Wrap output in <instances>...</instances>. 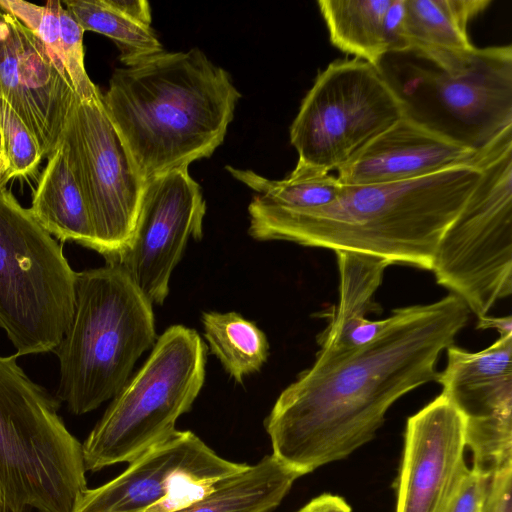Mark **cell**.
<instances>
[{
	"label": "cell",
	"instance_id": "6da1fadb",
	"mask_svg": "<svg viewBox=\"0 0 512 512\" xmlns=\"http://www.w3.org/2000/svg\"><path fill=\"white\" fill-rule=\"evenodd\" d=\"M469 309L450 293L397 308L370 342L322 357L277 398L265 420L272 455L302 476L369 442L403 395L436 380Z\"/></svg>",
	"mask_w": 512,
	"mask_h": 512
},
{
	"label": "cell",
	"instance_id": "7a4b0ae2",
	"mask_svg": "<svg viewBox=\"0 0 512 512\" xmlns=\"http://www.w3.org/2000/svg\"><path fill=\"white\" fill-rule=\"evenodd\" d=\"M475 158L411 180L343 184L330 204L287 210L248 205L249 235L336 251L365 253L390 264L431 270L437 245L475 188Z\"/></svg>",
	"mask_w": 512,
	"mask_h": 512
},
{
	"label": "cell",
	"instance_id": "3957f363",
	"mask_svg": "<svg viewBox=\"0 0 512 512\" xmlns=\"http://www.w3.org/2000/svg\"><path fill=\"white\" fill-rule=\"evenodd\" d=\"M241 93L199 48L114 70L102 103L143 180L209 158Z\"/></svg>",
	"mask_w": 512,
	"mask_h": 512
},
{
	"label": "cell",
	"instance_id": "277c9868",
	"mask_svg": "<svg viewBox=\"0 0 512 512\" xmlns=\"http://www.w3.org/2000/svg\"><path fill=\"white\" fill-rule=\"evenodd\" d=\"M152 303L117 264L76 272L71 324L53 352L57 397L82 415L113 399L156 341Z\"/></svg>",
	"mask_w": 512,
	"mask_h": 512
},
{
	"label": "cell",
	"instance_id": "5b68a950",
	"mask_svg": "<svg viewBox=\"0 0 512 512\" xmlns=\"http://www.w3.org/2000/svg\"><path fill=\"white\" fill-rule=\"evenodd\" d=\"M16 358L0 356V512H75L88 489L82 444Z\"/></svg>",
	"mask_w": 512,
	"mask_h": 512
},
{
	"label": "cell",
	"instance_id": "8992f818",
	"mask_svg": "<svg viewBox=\"0 0 512 512\" xmlns=\"http://www.w3.org/2000/svg\"><path fill=\"white\" fill-rule=\"evenodd\" d=\"M206 360L207 347L191 328L173 325L157 337L82 443L86 471L131 463L172 435L203 387Z\"/></svg>",
	"mask_w": 512,
	"mask_h": 512
},
{
	"label": "cell",
	"instance_id": "52a82bcc",
	"mask_svg": "<svg viewBox=\"0 0 512 512\" xmlns=\"http://www.w3.org/2000/svg\"><path fill=\"white\" fill-rule=\"evenodd\" d=\"M476 158L480 178L442 235L431 271L479 318L512 293V125Z\"/></svg>",
	"mask_w": 512,
	"mask_h": 512
},
{
	"label": "cell",
	"instance_id": "ba28073f",
	"mask_svg": "<svg viewBox=\"0 0 512 512\" xmlns=\"http://www.w3.org/2000/svg\"><path fill=\"white\" fill-rule=\"evenodd\" d=\"M75 279L62 247L0 188V327L16 357L60 343L73 318Z\"/></svg>",
	"mask_w": 512,
	"mask_h": 512
},
{
	"label": "cell",
	"instance_id": "9c48e42d",
	"mask_svg": "<svg viewBox=\"0 0 512 512\" xmlns=\"http://www.w3.org/2000/svg\"><path fill=\"white\" fill-rule=\"evenodd\" d=\"M405 114L379 67L355 57L335 60L318 73L290 126L295 167L338 170Z\"/></svg>",
	"mask_w": 512,
	"mask_h": 512
},
{
	"label": "cell",
	"instance_id": "30bf717a",
	"mask_svg": "<svg viewBox=\"0 0 512 512\" xmlns=\"http://www.w3.org/2000/svg\"><path fill=\"white\" fill-rule=\"evenodd\" d=\"M59 146L81 191L95 251L115 262L130 240L145 185L102 103L76 97Z\"/></svg>",
	"mask_w": 512,
	"mask_h": 512
},
{
	"label": "cell",
	"instance_id": "8fae6325",
	"mask_svg": "<svg viewBox=\"0 0 512 512\" xmlns=\"http://www.w3.org/2000/svg\"><path fill=\"white\" fill-rule=\"evenodd\" d=\"M425 61L429 66L414 68L408 88L396 91L401 100L431 103L421 124L474 150L512 125L511 45L476 47L466 65L452 72Z\"/></svg>",
	"mask_w": 512,
	"mask_h": 512
},
{
	"label": "cell",
	"instance_id": "7c38bea8",
	"mask_svg": "<svg viewBox=\"0 0 512 512\" xmlns=\"http://www.w3.org/2000/svg\"><path fill=\"white\" fill-rule=\"evenodd\" d=\"M247 466L222 458L193 432L176 430L116 478L88 488L75 512H174Z\"/></svg>",
	"mask_w": 512,
	"mask_h": 512
},
{
	"label": "cell",
	"instance_id": "4fadbf2b",
	"mask_svg": "<svg viewBox=\"0 0 512 512\" xmlns=\"http://www.w3.org/2000/svg\"><path fill=\"white\" fill-rule=\"evenodd\" d=\"M446 350L436 380L463 418L472 468L491 477L512 467V334L479 352Z\"/></svg>",
	"mask_w": 512,
	"mask_h": 512
},
{
	"label": "cell",
	"instance_id": "5bb4252c",
	"mask_svg": "<svg viewBox=\"0 0 512 512\" xmlns=\"http://www.w3.org/2000/svg\"><path fill=\"white\" fill-rule=\"evenodd\" d=\"M206 201L188 167L145 182L135 225L119 265L153 304L162 305L190 238L201 239Z\"/></svg>",
	"mask_w": 512,
	"mask_h": 512
},
{
	"label": "cell",
	"instance_id": "9a60e30c",
	"mask_svg": "<svg viewBox=\"0 0 512 512\" xmlns=\"http://www.w3.org/2000/svg\"><path fill=\"white\" fill-rule=\"evenodd\" d=\"M0 97L28 127L43 157L50 158L77 94L44 43L1 5Z\"/></svg>",
	"mask_w": 512,
	"mask_h": 512
},
{
	"label": "cell",
	"instance_id": "2e32d148",
	"mask_svg": "<svg viewBox=\"0 0 512 512\" xmlns=\"http://www.w3.org/2000/svg\"><path fill=\"white\" fill-rule=\"evenodd\" d=\"M464 421L441 393L408 418L396 512H444L468 468Z\"/></svg>",
	"mask_w": 512,
	"mask_h": 512
},
{
	"label": "cell",
	"instance_id": "e0dca14e",
	"mask_svg": "<svg viewBox=\"0 0 512 512\" xmlns=\"http://www.w3.org/2000/svg\"><path fill=\"white\" fill-rule=\"evenodd\" d=\"M476 153L405 114L341 166L337 178L347 185L401 182L470 162Z\"/></svg>",
	"mask_w": 512,
	"mask_h": 512
},
{
	"label": "cell",
	"instance_id": "ac0fdd59",
	"mask_svg": "<svg viewBox=\"0 0 512 512\" xmlns=\"http://www.w3.org/2000/svg\"><path fill=\"white\" fill-rule=\"evenodd\" d=\"M339 270V301L326 315L327 326L318 337V356H334L374 339L387 318L370 320L366 316L380 312L374 301L386 268L391 265L377 256L336 251Z\"/></svg>",
	"mask_w": 512,
	"mask_h": 512
},
{
	"label": "cell",
	"instance_id": "d6986e66",
	"mask_svg": "<svg viewBox=\"0 0 512 512\" xmlns=\"http://www.w3.org/2000/svg\"><path fill=\"white\" fill-rule=\"evenodd\" d=\"M491 0H404L406 51L452 72L472 57L475 46L467 35L468 23Z\"/></svg>",
	"mask_w": 512,
	"mask_h": 512
},
{
	"label": "cell",
	"instance_id": "ffe728a7",
	"mask_svg": "<svg viewBox=\"0 0 512 512\" xmlns=\"http://www.w3.org/2000/svg\"><path fill=\"white\" fill-rule=\"evenodd\" d=\"M0 5L44 43L56 67L81 100L102 94L84 66L85 31L61 1H48L39 6L20 0H0Z\"/></svg>",
	"mask_w": 512,
	"mask_h": 512
},
{
	"label": "cell",
	"instance_id": "44dd1931",
	"mask_svg": "<svg viewBox=\"0 0 512 512\" xmlns=\"http://www.w3.org/2000/svg\"><path fill=\"white\" fill-rule=\"evenodd\" d=\"M302 475L264 456L257 464L219 480L199 500L174 512H271Z\"/></svg>",
	"mask_w": 512,
	"mask_h": 512
},
{
	"label": "cell",
	"instance_id": "7402d4cb",
	"mask_svg": "<svg viewBox=\"0 0 512 512\" xmlns=\"http://www.w3.org/2000/svg\"><path fill=\"white\" fill-rule=\"evenodd\" d=\"M30 211L50 235L95 250L94 230L88 209L60 146L48 158Z\"/></svg>",
	"mask_w": 512,
	"mask_h": 512
},
{
	"label": "cell",
	"instance_id": "603a6c76",
	"mask_svg": "<svg viewBox=\"0 0 512 512\" xmlns=\"http://www.w3.org/2000/svg\"><path fill=\"white\" fill-rule=\"evenodd\" d=\"M392 0H319L331 43L379 66L389 53L387 12Z\"/></svg>",
	"mask_w": 512,
	"mask_h": 512
},
{
	"label": "cell",
	"instance_id": "cb8c5ba5",
	"mask_svg": "<svg viewBox=\"0 0 512 512\" xmlns=\"http://www.w3.org/2000/svg\"><path fill=\"white\" fill-rule=\"evenodd\" d=\"M203 334L213 355L235 382L258 372L269 356V342L255 323L236 312L202 314Z\"/></svg>",
	"mask_w": 512,
	"mask_h": 512
},
{
	"label": "cell",
	"instance_id": "d4e9b609",
	"mask_svg": "<svg viewBox=\"0 0 512 512\" xmlns=\"http://www.w3.org/2000/svg\"><path fill=\"white\" fill-rule=\"evenodd\" d=\"M64 4L84 31L105 35L116 43L124 66L164 52L151 26L127 17L108 0H70Z\"/></svg>",
	"mask_w": 512,
	"mask_h": 512
},
{
	"label": "cell",
	"instance_id": "484cf974",
	"mask_svg": "<svg viewBox=\"0 0 512 512\" xmlns=\"http://www.w3.org/2000/svg\"><path fill=\"white\" fill-rule=\"evenodd\" d=\"M2 151L8 160V178L33 173L43 155L37 140L9 103L0 97Z\"/></svg>",
	"mask_w": 512,
	"mask_h": 512
},
{
	"label": "cell",
	"instance_id": "4316f807",
	"mask_svg": "<svg viewBox=\"0 0 512 512\" xmlns=\"http://www.w3.org/2000/svg\"><path fill=\"white\" fill-rule=\"evenodd\" d=\"M490 478L467 468L444 512H485Z\"/></svg>",
	"mask_w": 512,
	"mask_h": 512
},
{
	"label": "cell",
	"instance_id": "83f0119b",
	"mask_svg": "<svg viewBox=\"0 0 512 512\" xmlns=\"http://www.w3.org/2000/svg\"><path fill=\"white\" fill-rule=\"evenodd\" d=\"M512 467L491 476L485 512H512Z\"/></svg>",
	"mask_w": 512,
	"mask_h": 512
},
{
	"label": "cell",
	"instance_id": "f1b7e54d",
	"mask_svg": "<svg viewBox=\"0 0 512 512\" xmlns=\"http://www.w3.org/2000/svg\"><path fill=\"white\" fill-rule=\"evenodd\" d=\"M111 6L127 17L146 26H151V8L145 0H108Z\"/></svg>",
	"mask_w": 512,
	"mask_h": 512
},
{
	"label": "cell",
	"instance_id": "f546056e",
	"mask_svg": "<svg viewBox=\"0 0 512 512\" xmlns=\"http://www.w3.org/2000/svg\"><path fill=\"white\" fill-rule=\"evenodd\" d=\"M297 512H352V510L342 497L326 493L312 499Z\"/></svg>",
	"mask_w": 512,
	"mask_h": 512
},
{
	"label": "cell",
	"instance_id": "4dcf8cb0",
	"mask_svg": "<svg viewBox=\"0 0 512 512\" xmlns=\"http://www.w3.org/2000/svg\"><path fill=\"white\" fill-rule=\"evenodd\" d=\"M477 329H496L500 335L512 334V317L510 315L504 317L483 316L478 318Z\"/></svg>",
	"mask_w": 512,
	"mask_h": 512
},
{
	"label": "cell",
	"instance_id": "1f68e13d",
	"mask_svg": "<svg viewBox=\"0 0 512 512\" xmlns=\"http://www.w3.org/2000/svg\"><path fill=\"white\" fill-rule=\"evenodd\" d=\"M8 160L6 158V155L2 151V154L0 155V188L4 187L5 184L10 180L8 178Z\"/></svg>",
	"mask_w": 512,
	"mask_h": 512
},
{
	"label": "cell",
	"instance_id": "d6a6232c",
	"mask_svg": "<svg viewBox=\"0 0 512 512\" xmlns=\"http://www.w3.org/2000/svg\"><path fill=\"white\" fill-rule=\"evenodd\" d=\"M2 154V138H1V134H0V155Z\"/></svg>",
	"mask_w": 512,
	"mask_h": 512
}]
</instances>
